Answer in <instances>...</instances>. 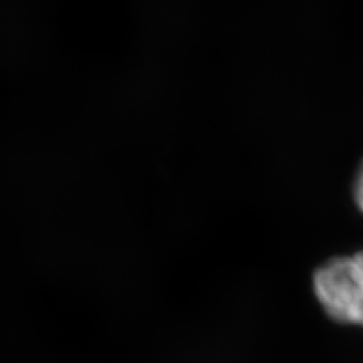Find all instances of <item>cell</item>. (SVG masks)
<instances>
[{
    "instance_id": "1",
    "label": "cell",
    "mask_w": 363,
    "mask_h": 363,
    "mask_svg": "<svg viewBox=\"0 0 363 363\" xmlns=\"http://www.w3.org/2000/svg\"><path fill=\"white\" fill-rule=\"evenodd\" d=\"M313 286L333 320L363 325V252L323 265L315 272Z\"/></svg>"
},
{
    "instance_id": "2",
    "label": "cell",
    "mask_w": 363,
    "mask_h": 363,
    "mask_svg": "<svg viewBox=\"0 0 363 363\" xmlns=\"http://www.w3.org/2000/svg\"><path fill=\"white\" fill-rule=\"evenodd\" d=\"M354 199L357 206L360 208V211L363 212V164L359 169V174L356 177V185H354Z\"/></svg>"
}]
</instances>
